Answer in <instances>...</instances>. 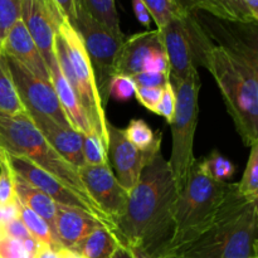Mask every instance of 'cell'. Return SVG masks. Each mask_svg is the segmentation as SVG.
<instances>
[{
    "label": "cell",
    "mask_w": 258,
    "mask_h": 258,
    "mask_svg": "<svg viewBox=\"0 0 258 258\" xmlns=\"http://www.w3.org/2000/svg\"><path fill=\"white\" fill-rule=\"evenodd\" d=\"M178 189L161 150L141 170L113 232L122 243L150 257L168 256Z\"/></svg>",
    "instance_id": "1"
},
{
    "label": "cell",
    "mask_w": 258,
    "mask_h": 258,
    "mask_svg": "<svg viewBox=\"0 0 258 258\" xmlns=\"http://www.w3.org/2000/svg\"><path fill=\"white\" fill-rule=\"evenodd\" d=\"M204 67L221 90L228 113L246 146L258 143V54L242 42L212 45Z\"/></svg>",
    "instance_id": "2"
},
{
    "label": "cell",
    "mask_w": 258,
    "mask_h": 258,
    "mask_svg": "<svg viewBox=\"0 0 258 258\" xmlns=\"http://www.w3.org/2000/svg\"><path fill=\"white\" fill-rule=\"evenodd\" d=\"M247 201L238 193L237 183L218 181L206 173L197 160L186 183L178 193L174 208V233L168 256L206 233L224 216Z\"/></svg>",
    "instance_id": "3"
},
{
    "label": "cell",
    "mask_w": 258,
    "mask_h": 258,
    "mask_svg": "<svg viewBox=\"0 0 258 258\" xmlns=\"http://www.w3.org/2000/svg\"><path fill=\"white\" fill-rule=\"evenodd\" d=\"M258 199L229 212L206 233L181 247L176 258H258Z\"/></svg>",
    "instance_id": "4"
},
{
    "label": "cell",
    "mask_w": 258,
    "mask_h": 258,
    "mask_svg": "<svg viewBox=\"0 0 258 258\" xmlns=\"http://www.w3.org/2000/svg\"><path fill=\"white\" fill-rule=\"evenodd\" d=\"M0 149L10 155L28 159L30 163L95 204L83 186L77 169L67 163L47 143L27 112L13 117L0 116Z\"/></svg>",
    "instance_id": "5"
},
{
    "label": "cell",
    "mask_w": 258,
    "mask_h": 258,
    "mask_svg": "<svg viewBox=\"0 0 258 258\" xmlns=\"http://www.w3.org/2000/svg\"><path fill=\"white\" fill-rule=\"evenodd\" d=\"M173 86L176 96V107L173 121L169 123L171 126L173 146L168 163L179 193L197 161L194 156V135L198 125L201 90L198 70L193 71L185 80Z\"/></svg>",
    "instance_id": "6"
},
{
    "label": "cell",
    "mask_w": 258,
    "mask_h": 258,
    "mask_svg": "<svg viewBox=\"0 0 258 258\" xmlns=\"http://www.w3.org/2000/svg\"><path fill=\"white\" fill-rule=\"evenodd\" d=\"M158 30L174 85L185 80L198 64L204 67L206 55L213 44L190 10Z\"/></svg>",
    "instance_id": "7"
},
{
    "label": "cell",
    "mask_w": 258,
    "mask_h": 258,
    "mask_svg": "<svg viewBox=\"0 0 258 258\" xmlns=\"http://www.w3.org/2000/svg\"><path fill=\"white\" fill-rule=\"evenodd\" d=\"M57 32L62 35L64 40L66 49H67L71 64L75 71L76 78H77L78 100L87 116L88 122L103 141V145L107 151L108 121L105 113V106H103L102 98H101L100 91L96 83L95 71L91 64L82 39L75 27L66 18H63L62 22L59 23Z\"/></svg>",
    "instance_id": "8"
},
{
    "label": "cell",
    "mask_w": 258,
    "mask_h": 258,
    "mask_svg": "<svg viewBox=\"0 0 258 258\" xmlns=\"http://www.w3.org/2000/svg\"><path fill=\"white\" fill-rule=\"evenodd\" d=\"M73 27L80 34L88 58L95 71L100 96L105 105L107 102V87L110 78L115 75L117 55L126 37L123 33H115L93 19L88 13L76 7V19Z\"/></svg>",
    "instance_id": "9"
},
{
    "label": "cell",
    "mask_w": 258,
    "mask_h": 258,
    "mask_svg": "<svg viewBox=\"0 0 258 258\" xmlns=\"http://www.w3.org/2000/svg\"><path fill=\"white\" fill-rule=\"evenodd\" d=\"M4 57L15 90L24 105L25 111L48 116L62 127H72L58 101L52 82H45L35 77L14 58L7 54H4Z\"/></svg>",
    "instance_id": "10"
},
{
    "label": "cell",
    "mask_w": 258,
    "mask_h": 258,
    "mask_svg": "<svg viewBox=\"0 0 258 258\" xmlns=\"http://www.w3.org/2000/svg\"><path fill=\"white\" fill-rule=\"evenodd\" d=\"M5 155H7L8 161H9L10 166H12L15 175H18L19 178H22L23 180H25L27 183L32 184L33 186H35L37 189L42 190L43 193L47 194L49 198H52L55 203L60 204V206L83 209V211L88 212V213H91L92 216L97 217L98 219L105 222L111 229H113L112 224L108 222V219L103 216L102 212H101L95 204L88 202L87 199H85L83 197H81L80 194L76 193L73 189H71L70 186L66 185L64 183H62V181L58 180L57 178H54L53 175L48 174L47 171L39 169L37 165L30 163L28 159L22 158V156L10 155V154L8 153H5Z\"/></svg>",
    "instance_id": "11"
},
{
    "label": "cell",
    "mask_w": 258,
    "mask_h": 258,
    "mask_svg": "<svg viewBox=\"0 0 258 258\" xmlns=\"http://www.w3.org/2000/svg\"><path fill=\"white\" fill-rule=\"evenodd\" d=\"M78 175L90 198L95 202L111 224L115 223L125 212L128 191L121 186L111 170L110 164L88 165L77 169Z\"/></svg>",
    "instance_id": "12"
},
{
    "label": "cell",
    "mask_w": 258,
    "mask_h": 258,
    "mask_svg": "<svg viewBox=\"0 0 258 258\" xmlns=\"http://www.w3.org/2000/svg\"><path fill=\"white\" fill-rule=\"evenodd\" d=\"M54 0H23L20 19L37 45L48 68L57 62L55 34L63 19Z\"/></svg>",
    "instance_id": "13"
},
{
    "label": "cell",
    "mask_w": 258,
    "mask_h": 258,
    "mask_svg": "<svg viewBox=\"0 0 258 258\" xmlns=\"http://www.w3.org/2000/svg\"><path fill=\"white\" fill-rule=\"evenodd\" d=\"M107 155L116 173V179L130 193L136 185L141 170L151 161L160 148L141 151L126 139L123 130L107 122Z\"/></svg>",
    "instance_id": "14"
},
{
    "label": "cell",
    "mask_w": 258,
    "mask_h": 258,
    "mask_svg": "<svg viewBox=\"0 0 258 258\" xmlns=\"http://www.w3.org/2000/svg\"><path fill=\"white\" fill-rule=\"evenodd\" d=\"M0 49L4 54L14 58L35 77L45 82H50L49 68L43 59L35 43L33 42L22 19L15 22L10 28Z\"/></svg>",
    "instance_id": "15"
},
{
    "label": "cell",
    "mask_w": 258,
    "mask_h": 258,
    "mask_svg": "<svg viewBox=\"0 0 258 258\" xmlns=\"http://www.w3.org/2000/svg\"><path fill=\"white\" fill-rule=\"evenodd\" d=\"M47 143L76 169L85 165L82 134L72 127H62L50 117L37 112H27Z\"/></svg>",
    "instance_id": "16"
},
{
    "label": "cell",
    "mask_w": 258,
    "mask_h": 258,
    "mask_svg": "<svg viewBox=\"0 0 258 258\" xmlns=\"http://www.w3.org/2000/svg\"><path fill=\"white\" fill-rule=\"evenodd\" d=\"M102 226L107 224L83 209L58 204L54 218V234L63 248H73L78 242Z\"/></svg>",
    "instance_id": "17"
},
{
    "label": "cell",
    "mask_w": 258,
    "mask_h": 258,
    "mask_svg": "<svg viewBox=\"0 0 258 258\" xmlns=\"http://www.w3.org/2000/svg\"><path fill=\"white\" fill-rule=\"evenodd\" d=\"M163 48L159 30H148L126 38L117 55L115 75H125L133 77L143 72V66L148 55L153 50Z\"/></svg>",
    "instance_id": "18"
},
{
    "label": "cell",
    "mask_w": 258,
    "mask_h": 258,
    "mask_svg": "<svg viewBox=\"0 0 258 258\" xmlns=\"http://www.w3.org/2000/svg\"><path fill=\"white\" fill-rule=\"evenodd\" d=\"M49 75L50 82H52L53 88H54L58 101H59L60 106H62L66 116L70 120L72 127L75 130L80 131L81 134H88L91 131H95L92 126L90 125V122H88L87 116H86L82 105L78 100V96L76 95V92L71 87L70 83L67 82V80L63 77L58 62L50 66Z\"/></svg>",
    "instance_id": "19"
},
{
    "label": "cell",
    "mask_w": 258,
    "mask_h": 258,
    "mask_svg": "<svg viewBox=\"0 0 258 258\" xmlns=\"http://www.w3.org/2000/svg\"><path fill=\"white\" fill-rule=\"evenodd\" d=\"M15 194H17L18 201L23 206H25L30 211L34 212L35 214L42 217L49 224L52 231L54 232V218L58 204L52 198H49L42 190L33 186L32 184L23 180L18 175H15Z\"/></svg>",
    "instance_id": "20"
},
{
    "label": "cell",
    "mask_w": 258,
    "mask_h": 258,
    "mask_svg": "<svg viewBox=\"0 0 258 258\" xmlns=\"http://www.w3.org/2000/svg\"><path fill=\"white\" fill-rule=\"evenodd\" d=\"M120 243L121 241L113 229L102 226L71 249L78 252L85 258H112Z\"/></svg>",
    "instance_id": "21"
},
{
    "label": "cell",
    "mask_w": 258,
    "mask_h": 258,
    "mask_svg": "<svg viewBox=\"0 0 258 258\" xmlns=\"http://www.w3.org/2000/svg\"><path fill=\"white\" fill-rule=\"evenodd\" d=\"M191 9H202L214 17L243 24H254L256 18L242 0H197Z\"/></svg>",
    "instance_id": "22"
},
{
    "label": "cell",
    "mask_w": 258,
    "mask_h": 258,
    "mask_svg": "<svg viewBox=\"0 0 258 258\" xmlns=\"http://www.w3.org/2000/svg\"><path fill=\"white\" fill-rule=\"evenodd\" d=\"M24 105L20 101L12 76L5 62L4 53L0 49V116L13 117V116L25 113Z\"/></svg>",
    "instance_id": "23"
},
{
    "label": "cell",
    "mask_w": 258,
    "mask_h": 258,
    "mask_svg": "<svg viewBox=\"0 0 258 258\" xmlns=\"http://www.w3.org/2000/svg\"><path fill=\"white\" fill-rule=\"evenodd\" d=\"M18 207H19L20 221L23 222L27 231L29 232V234L35 241L45 244V246H49L50 248L55 249V251H59L60 248H63L59 242L57 241V238H55L54 232L52 231L50 226L42 217H39L34 212L30 211L29 208L23 206L19 201H18Z\"/></svg>",
    "instance_id": "24"
},
{
    "label": "cell",
    "mask_w": 258,
    "mask_h": 258,
    "mask_svg": "<svg viewBox=\"0 0 258 258\" xmlns=\"http://www.w3.org/2000/svg\"><path fill=\"white\" fill-rule=\"evenodd\" d=\"M76 7L81 8L93 19L115 33H122L116 12L115 0H75Z\"/></svg>",
    "instance_id": "25"
},
{
    "label": "cell",
    "mask_w": 258,
    "mask_h": 258,
    "mask_svg": "<svg viewBox=\"0 0 258 258\" xmlns=\"http://www.w3.org/2000/svg\"><path fill=\"white\" fill-rule=\"evenodd\" d=\"M143 3L158 29H163L171 20L189 12L180 0H143Z\"/></svg>",
    "instance_id": "26"
},
{
    "label": "cell",
    "mask_w": 258,
    "mask_h": 258,
    "mask_svg": "<svg viewBox=\"0 0 258 258\" xmlns=\"http://www.w3.org/2000/svg\"><path fill=\"white\" fill-rule=\"evenodd\" d=\"M123 134H125L126 139L141 151H149L160 148L161 139H163V134L158 133L155 135L150 126L140 118L131 120L127 128L123 130Z\"/></svg>",
    "instance_id": "27"
},
{
    "label": "cell",
    "mask_w": 258,
    "mask_h": 258,
    "mask_svg": "<svg viewBox=\"0 0 258 258\" xmlns=\"http://www.w3.org/2000/svg\"><path fill=\"white\" fill-rule=\"evenodd\" d=\"M248 161L244 170L242 180L237 183L238 193L248 199H258V143L249 146Z\"/></svg>",
    "instance_id": "28"
},
{
    "label": "cell",
    "mask_w": 258,
    "mask_h": 258,
    "mask_svg": "<svg viewBox=\"0 0 258 258\" xmlns=\"http://www.w3.org/2000/svg\"><path fill=\"white\" fill-rule=\"evenodd\" d=\"M82 153L85 164L88 165H103L108 164V155L103 141L96 131L82 134Z\"/></svg>",
    "instance_id": "29"
},
{
    "label": "cell",
    "mask_w": 258,
    "mask_h": 258,
    "mask_svg": "<svg viewBox=\"0 0 258 258\" xmlns=\"http://www.w3.org/2000/svg\"><path fill=\"white\" fill-rule=\"evenodd\" d=\"M202 166L206 170V173L208 174L211 178H213L214 180L218 181H227L228 179H231L233 176V174L236 173V168L232 164L231 160H228L227 158H224L222 154H219L218 151L214 150L212 151L211 155L207 156L206 159L201 161Z\"/></svg>",
    "instance_id": "30"
},
{
    "label": "cell",
    "mask_w": 258,
    "mask_h": 258,
    "mask_svg": "<svg viewBox=\"0 0 258 258\" xmlns=\"http://www.w3.org/2000/svg\"><path fill=\"white\" fill-rule=\"evenodd\" d=\"M17 199L15 175L8 161L4 150L0 149V206L9 204Z\"/></svg>",
    "instance_id": "31"
},
{
    "label": "cell",
    "mask_w": 258,
    "mask_h": 258,
    "mask_svg": "<svg viewBox=\"0 0 258 258\" xmlns=\"http://www.w3.org/2000/svg\"><path fill=\"white\" fill-rule=\"evenodd\" d=\"M23 0H0V47L10 28L22 15Z\"/></svg>",
    "instance_id": "32"
},
{
    "label": "cell",
    "mask_w": 258,
    "mask_h": 258,
    "mask_svg": "<svg viewBox=\"0 0 258 258\" xmlns=\"http://www.w3.org/2000/svg\"><path fill=\"white\" fill-rule=\"evenodd\" d=\"M135 88L136 85L130 76L113 75L108 82L107 93L116 101H128L135 95Z\"/></svg>",
    "instance_id": "33"
},
{
    "label": "cell",
    "mask_w": 258,
    "mask_h": 258,
    "mask_svg": "<svg viewBox=\"0 0 258 258\" xmlns=\"http://www.w3.org/2000/svg\"><path fill=\"white\" fill-rule=\"evenodd\" d=\"M175 107H176V96L174 86L171 81L166 82L164 86L163 93H161L160 101H159L158 106H156L155 113L163 116L166 120V122L170 123L173 121L174 115H175Z\"/></svg>",
    "instance_id": "34"
},
{
    "label": "cell",
    "mask_w": 258,
    "mask_h": 258,
    "mask_svg": "<svg viewBox=\"0 0 258 258\" xmlns=\"http://www.w3.org/2000/svg\"><path fill=\"white\" fill-rule=\"evenodd\" d=\"M143 71H146V72L163 73V75H166L170 77L169 59L164 48H159V49L153 50V52L148 55V58H146L145 62H144Z\"/></svg>",
    "instance_id": "35"
},
{
    "label": "cell",
    "mask_w": 258,
    "mask_h": 258,
    "mask_svg": "<svg viewBox=\"0 0 258 258\" xmlns=\"http://www.w3.org/2000/svg\"><path fill=\"white\" fill-rule=\"evenodd\" d=\"M135 82L136 87H145V88H156L160 87L163 88L166 85V82L170 81V77L163 73H156V72H139L131 77Z\"/></svg>",
    "instance_id": "36"
},
{
    "label": "cell",
    "mask_w": 258,
    "mask_h": 258,
    "mask_svg": "<svg viewBox=\"0 0 258 258\" xmlns=\"http://www.w3.org/2000/svg\"><path fill=\"white\" fill-rule=\"evenodd\" d=\"M0 258H33L25 251L22 242L9 237L0 239Z\"/></svg>",
    "instance_id": "37"
},
{
    "label": "cell",
    "mask_w": 258,
    "mask_h": 258,
    "mask_svg": "<svg viewBox=\"0 0 258 258\" xmlns=\"http://www.w3.org/2000/svg\"><path fill=\"white\" fill-rule=\"evenodd\" d=\"M164 88V87H163ZM163 88H145V87H136L135 88V97L138 98L139 102L148 108L149 111L155 113L156 106H158L159 101H160L161 93H163Z\"/></svg>",
    "instance_id": "38"
},
{
    "label": "cell",
    "mask_w": 258,
    "mask_h": 258,
    "mask_svg": "<svg viewBox=\"0 0 258 258\" xmlns=\"http://www.w3.org/2000/svg\"><path fill=\"white\" fill-rule=\"evenodd\" d=\"M0 233H2V237H9V238L17 239V241L20 242L32 237L29 232L27 231L24 224H23V222L20 221V218L13 219L8 223L2 224L0 226Z\"/></svg>",
    "instance_id": "39"
},
{
    "label": "cell",
    "mask_w": 258,
    "mask_h": 258,
    "mask_svg": "<svg viewBox=\"0 0 258 258\" xmlns=\"http://www.w3.org/2000/svg\"><path fill=\"white\" fill-rule=\"evenodd\" d=\"M19 218V207H18V198L9 204L0 206V226Z\"/></svg>",
    "instance_id": "40"
},
{
    "label": "cell",
    "mask_w": 258,
    "mask_h": 258,
    "mask_svg": "<svg viewBox=\"0 0 258 258\" xmlns=\"http://www.w3.org/2000/svg\"><path fill=\"white\" fill-rule=\"evenodd\" d=\"M55 4H57L58 9L62 13L63 17L73 24L76 19V4L75 0H54Z\"/></svg>",
    "instance_id": "41"
},
{
    "label": "cell",
    "mask_w": 258,
    "mask_h": 258,
    "mask_svg": "<svg viewBox=\"0 0 258 258\" xmlns=\"http://www.w3.org/2000/svg\"><path fill=\"white\" fill-rule=\"evenodd\" d=\"M133 8H134V13H135L136 19L139 20L140 24H143L144 27H149L151 22V17L149 14L148 9L144 5L143 0H133Z\"/></svg>",
    "instance_id": "42"
},
{
    "label": "cell",
    "mask_w": 258,
    "mask_h": 258,
    "mask_svg": "<svg viewBox=\"0 0 258 258\" xmlns=\"http://www.w3.org/2000/svg\"><path fill=\"white\" fill-rule=\"evenodd\" d=\"M33 258H59V254H58V251L50 248L49 246H45V244L39 243L38 246L37 252H35L34 257Z\"/></svg>",
    "instance_id": "43"
},
{
    "label": "cell",
    "mask_w": 258,
    "mask_h": 258,
    "mask_svg": "<svg viewBox=\"0 0 258 258\" xmlns=\"http://www.w3.org/2000/svg\"><path fill=\"white\" fill-rule=\"evenodd\" d=\"M112 258H134V254L130 247L126 246L125 243L121 242L120 246L117 247V249H116L115 253H113Z\"/></svg>",
    "instance_id": "44"
},
{
    "label": "cell",
    "mask_w": 258,
    "mask_h": 258,
    "mask_svg": "<svg viewBox=\"0 0 258 258\" xmlns=\"http://www.w3.org/2000/svg\"><path fill=\"white\" fill-rule=\"evenodd\" d=\"M58 254H59V258H85L82 254L71 248H60L58 251Z\"/></svg>",
    "instance_id": "45"
},
{
    "label": "cell",
    "mask_w": 258,
    "mask_h": 258,
    "mask_svg": "<svg viewBox=\"0 0 258 258\" xmlns=\"http://www.w3.org/2000/svg\"><path fill=\"white\" fill-rule=\"evenodd\" d=\"M256 19H258V0H242Z\"/></svg>",
    "instance_id": "46"
},
{
    "label": "cell",
    "mask_w": 258,
    "mask_h": 258,
    "mask_svg": "<svg viewBox=\"0 0 258 258\" xmlns=\"http://www.w3.org/2000/svg\"><path fill=\"white\" fill-rule=\"evenodd\" d=\"M131 251H133V254H134V258H176L174 256H163V257H150L149 254L144 253L143 251H140V249L138 248H131Z\"/></svg>",
    "instance_id": "47"
},
{
    "label": "cell",
    "mask_w": 258,
    "mask_h": 258,
    "mask_svg": "<svg viewBox=\"0 0 258 258\" xmlns=\"http://www.w3.org/2000/svg\"><path fill=\"white\" fill-rule=\"evenodd\" d=\"M0 239H2V233H0Z\"/></svg>",
    "instance_id": "48"
}]
</instances>
